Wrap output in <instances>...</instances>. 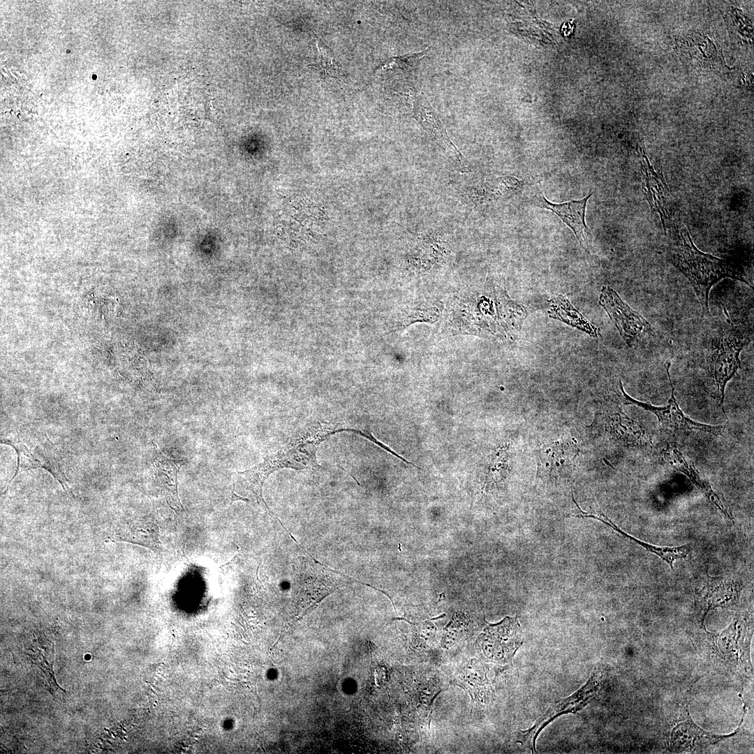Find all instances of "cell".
Segmentation results:
<instances>
[{"label": "cell", "mask_w": 754, "mask_h": 754, "mask_svg": "<svg viewBox=\"0 0 754 754\" xmlns=\"http://www.w3.org/2000/svg\"><path fill=\"white\" fill-rule=\"evenodd\" d=\"M664 455L669 465L676 471L684 474L725 519L733 522V517L725 500L718 496L713 489L709 482L702 475L693 464L685 459L675 445H668L665 450Z\"/></svg>", "instance_id": "12"}, {"label": "cell", "mask_w": 754, "mask_h": 754, "mask_svg": "<svg viewBox=\"0 0 754 754\" xmlns=\"http://www.w3.org/2000/svg\"><path fill=\"white\" fill-rule=\"evenodd\" d=\"M108 539L141 545L154 552L161 549L158 526L149 520L131 521L119 525Z\"/></svg>", "instance_id": "17"}, {"label": "cell", "mask_w": 754, "mask_h": 754, "mask_svg": "<svg viewBox=\"0 0 754 754\" xmlns=\"http://www.w3.org/2000/svg\"><path fill=\"white\" fill-rule=\"evenodd\" d=\"M670 363L665 364V369L671 387V396L668 403L664 406H657L646 402L638 401L629 396L624 390L621 381H619V390L624 404L635 405L654 414L659 424L665 429L672 432L697 430L714 435L722 434L723 426H712L693 421L686 416L681 410L674 396V388L669 372Z\"/></svg>", "instance_id": "6"}, {"label": "cell", "mask_w": 754, "mask_h": 754, "mask_svg": "<svg viewBox=\"0 0 754 754\" xmlns=\"http://www.w3.org/2000/svg\"><path fill=\"white\" fill-rule=\"evenodd\" d=\"M465 194L473 208L483 203L509 197L499 177L494 181H482L468 186Z\"/></svg>", "instance_id": "20"}, {"label": "cell", "mask_w": 754, "mask_h": 754, "mask_svg": "<svg viewBox=\"0 0 754 754\" xmlns=\"http://www.w3.org/2000/svg\"><path fill=\"white\" fill-rule=\"evenodd\" d=\"M508 445L496 449L489 457L484 488L490 490L503 483L507 478L509 469Z\"/></svg>", "instance_id": "19"}, {"label": "cell", "mask_w": 754, "mask_h": 754, "mask_svg": "<svg viewBox=\"0 0 754 754\" xmlns=\"http://www.w3.org/2000/svg\"><path fill=\"white\" fill-rule=\"evenodd\" d=\"M579 456L577 443L568 438L542 444L537 450L536 480L556 482L570 475Z\"/></svg>", "instance_id": "9"}, {"label": "cell", "mask_w": 754, "mask_h": 754, "mask_svg": "<svg viewBox=\"0 0 754 754\" xmlns=\"http://www.w3.org/2000/svg\"><path fill=\"white\" fill-rule=\"evenodd\" d=\"M427 50L413 55L392 58L384 66V68H397L401 69L404 72L413 71L417 66L419 60L425 54Z\"/></svg>", "instance_id": "22"}, {"label": "cell", "mask_w": 754, "mask_h": 754, "mask_svg": "<svg viewBox=\"0 0 754 754\" xmlns=\"http://www.w3.org/2000/svg\"><path fill=\"white\" fill-rule=\"evenodd\" d=\"M154 459V483L161 495L175 511L184 510L178 495V473L184 464L182 460L167 458L156 447Z\"/></svg>", "instance_id": "14"}, {"label": "cell", "mask_w": 754, "mask_h": 754, "mask_svg": "<svg viewBox=\"0 0 754 754\" xmlns=\"http://www.w3.org/2000/svg\"><path fill=\"white\" fill-rule=\"evenodd\" d=\"M593 424L602 435L623 445L640 446L646 443L642 426L626 415L616 404L601 405Z\"/></svg>", "instance_id": "8"}, {"label": "cell", "mask_w": 754, "mask_h": 754, "mask_svg": "<svg viewBox=\"0 0 754 754\" xmlns=\"http://www.w3.org/2000/svg\"><path fill=\"white\" fill-rule=\"evenodd\" d=\"M734 734L717 735L709 732L699 727L690 718H688L673 729L671 734V746L673 750L677 752L693 751L716 744Z\"/></svg>", "instance_id": "16"}, {"label": "cell", "mask_w": 754, "mask_h": 754, "mask_svg": "<svg viewBox=\"0 0 754 754\" xmlns=\"http://www.w3.org/2000/svg\"><path fill=\"white\" fill-rule=\"evenodd\" d=\"M552 309L550 316L561 319L567 324L576 327L594 337L598 334V330L585 320L562 296L552 300Z\"/></svg>", "instance_id": "21"}, {"label": "cell", "mask_w": 754, "mask_h": 754, "mask_svg": "<svg viewBox=\"0 0 754 754\" xmlns=\"http://www.w3.org/2000/svg\"><path fill=\"white\" fill-rule=\"evenodd\" d=\"M599 302L628 346H633L645 334L653 333L646 318L632 309L612 288L603 286Z\"/></svg>", "instance_id": "7"}, {"label": "cell", "mask_w": 754, "mask_h": 754, "mask_svg": "<svg viewBox=\"0 0 754 754\" xmlns=\"http://www.w3.org/2000/svg\"><path fill=\"white\" fill-rule=\"evenodd\" d=\"M727 325L712 337L708 348L709 372L717 385L720 404H723L727 383L740 367V353L751 341L750 332L736 325L730 318Z\"/></svg>", "instance_id": "3"}, {"label": "cell", "mask_w": 754, "mask_h": 754, "mask_svg": "<svg viewBox=\"0 0 754 754\" xmlns=\"http://www.w3.org/2000/svg\"><path fill=\"white\" fill-rule=\"evenodd\" d=\"M1 443L11 445L17 454V469L9 484L22 471L43 468L52 473L68 494L73 496L68 485V480L53 458V455L47 449L45 450L42 445L35 439L15 436L1 440Z\"/></svg>", "instance_id": "10"}, {"label": "cell", "mask_w": 754, "mask_h": 754, "mask_svg": "<svg viewBox=\"0 0 754 754\" xmlns=\"http://www.w3.org/2000/svg\"><path fill=\"white\" fill-rule=\"evenodd\" d=\"M413 117L426 130L442 141L443 145L450 139L435 110L424 98L419 96L415 99Z\"/></svg>", "instance_id": "18"}, {"label": "cell", "mask_w": 754, "mask_h": 754, "mask_svg": "<svg viewBox=\"0 0 754 754\" xmlns=\"http://www.w3.org/2000/svg\"><path fill=\"white\" fill-rule=\"evenodd\" d=\"M475 644L487 659L503 664L510 662L522 644L518 620L507 616L498 623L489 624Z\"/></svg>", "instance_id": "5"}, {"label": "cell", "mask_w": 754, "mask_h": 754, "mask_svg": "<svg viewBox=\"0 0 754 754\" xmlns=\"http://www.w3.org/2000/svg\"><path fill=\"white\" fill-rule=\"evenodd\" d=\"M641 173L644 191L651 208L660 215L665 232L670 223V212L667 186L661 173L650 163L642 151L640 158Z\"/></svg>", "instance_id": "13"}, {"label": "cell", "mask_w": 754, "mask_h": 754, "mask_svg": "<svg viewBox=\"0 0 754 754\" xmlns=\"http://www.w3.org/2000/svg\"><path fill=\"white\" fill-rule=\"evenodd\" d=\"M454 304L450 325L461 332L505 338L517 334L527 316L524 306L511 300L498 287L469 293Z\"/></svg>", "instance_id": "1"}, {"label": "cell", "mask_w": 754, "mask_h": 754, "mask_svg": "<svg viewBox=\"0 0 754 754\" xmlns=\"http://www.w3.org/2000/svg\"><path fill=\"white\" fill-rule=\"evenodd\" d=\"M667 230L668 260L688 279L704 314H709L710 290L721 279L730 278L749 285L732 264L698 249L679 218H671Z\"/></svg>", "instance_id": "2"}, {"label": "cell", "mask_w": 754, "mask_h": 754, "mask_svg": "<svg viewBox=\"0 0 754 754\" xmlns=\"http://www.w3.org/2000/svg\"><path fill=\"white\" fill-rule=\"evenodd\" d=\"M602 681L601 672L595 669L588 681L579 690L570 696L554 703L542 714L534 725L526 730H519L517 736V742L532 753L536 751L535 741L539 733L550 722L559 716L569 713H576L582 710L598 694Z\"/></svg>", "instance_id": "4"}, {"label": "cell", "mask_w": 754, "mask_h": 754, "mask_svg": "<svg viewBox=\"0 0 754 754\" xmlns=\"http://www.w3.org/2000/svg\"><path fill=\"white\" fill-rule=\"evenodd\" d=\"M741 589V583L734 579L709 577L702 590L704 617L711 609L734 605Z\"/></svg>", "instance_id": "15"}, {"label": "cell", "mask_w": 754, "mask_h": 754, "mask_svg": "<svg viewBox=\"0 0 754 754\" xmlns=\"http://www.w3.org/2000/svg\"><path fill=\"white\" fill-rule=\"evenodd\" d=\"M327 47L324 44L320 43V41L317 40V48L319 52L318 68L321 69L324 73H328L329 75L335 77L336 75L338 74L339 70L335 60L330 57Z\"/></svg>", "instance_id": "23"}, {"label": "cell", "mask_w": 754, "mask_h": 754, "mask_svg": "<svg viewBox=\"0 0 754 754\" xmlns=\"http://www.w3.org/2000/svg\"><path fill=\"white\" fill-rule=\"evenodd\" d=\"M591 195L592 193L590 192L582 199L561 203L549 201L541 193L536 195L533 199L538 206L550 210L557 215L572 230L581 246L586 249L591 233L586 225L585 214L587 201Z\"/></svg>", "instance_id": "11"}]
</instances>
